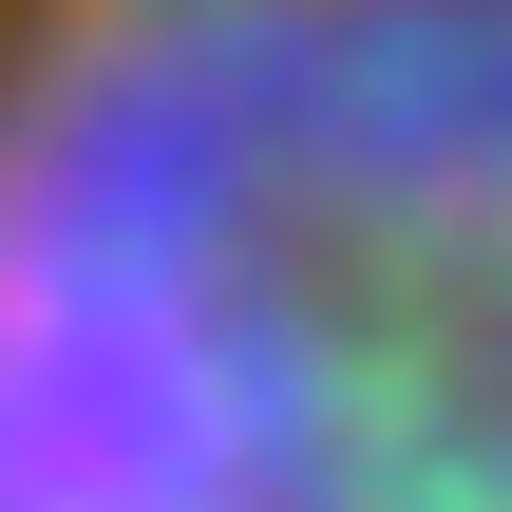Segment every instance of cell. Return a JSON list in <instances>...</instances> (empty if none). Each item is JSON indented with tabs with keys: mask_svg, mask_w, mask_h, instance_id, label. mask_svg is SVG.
Here are the masks:
<instances>
[{
	"mask_svg": "<svg viewBox=\"0 0 512 512\" xmlns=\"http://www.w3.org/2000/svg\"><path fill=\"white\" fill-rule=\"evenodd\" d=\"M0 512H512V0H0Z\"/></svg>",
	"mask_w": 512,
	"mask_h": 512,
	"instance_id": "cell-1",
	"label": "cell"
}]
</instances>
